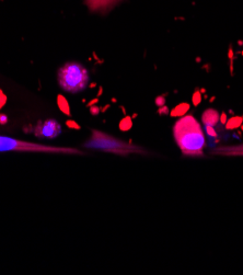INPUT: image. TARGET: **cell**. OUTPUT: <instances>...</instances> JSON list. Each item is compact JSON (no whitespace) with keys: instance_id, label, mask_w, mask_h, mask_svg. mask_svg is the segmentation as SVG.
<instances>
[{"instance_id":"12","label":"cell","mask_w":243,"mask_h":275,"mask_svg":"<svg viewBox=\"0 0 243 275\" xmlns=\"http://www.w3.org/2000/svg\"><path fill=\"white\" fill-rule=\"evenodd\" d=\"M220 121H221V123H222V124H226V114H222V115H221Z\"/></svg>"},{"instance_id":"8","label":"cell","mask_w":243,"mask_h":275,"mask_svg":"<svg viewBox=\"0 0 243 275\" xmlns=\"http://www.w3.org/2000/svg\"><path fill=\"white\" fill-rule=\"evenodd\" d=\"M219 122V115L214 110H208L203 115V123L207 126H215Z\"/></svg>"},{"instance_id":"10","label":"cell","mask_w":243,"mask_h":275,"mask_svg":"<svg viewBox=\"0 0 243 275\" xmlns=\"http://www.w3.org/2000/svg\"><path fill=\"white\" fill-rule=\"evenodd\" d=\"M189 104H186V103H184V104H180V105L177 106L175 110H173L172 115L173 116H183V115H185L186 112L189 111Z\"/></svg>"},{"instance_id":"11","label":"cell","mask_w":243,"mask_h":275,"mask_svg":"<svg viewBox=\"0 0 243 275\" xmlns=\"http://www.w3.org/2000/svg\"><path fill=\"white\" fill-rule=\"evenodd\" d=\"M206 132H207V134L209 135L210 137H216V136H217V133L214 131L212 126H207V125H206Z\"/></svg>"},{"instance_id":"7","label":"cell","mask_w":243,"mask_h":275,"mask_svg":"<svg viewBox=\"0 0 243 275\" xmlns=\"http://www.w3.org/2000/svg\"><path fill=\"white\" fill-rule=\"evenodd\" d=\"M210 152L220 156H243V144L236 146H220L215 148Z\"/></svg>"},{"instance_id":"9","label":"cell","mask_w":243,"mask_h":275,"mask_svg":"<svg viewBox=\"0 0 243 275\" xmlns=\"http://www.w3.org/2000/svg\"><path fill=\"white\" fill-rule=\"evenodd\" d=\"M243 123V117L240 116H233L232 118H230L228 122H226V127L228 129H234V128H238L239 126H241Z\"/></svg>"},{"instance_id":"5","label":"cell","mask_w":243,"mask_h":275,"mask_svg":"<svg viewBox=\"0 0 243 275\" xmlns=\"http://www.w3.org/2000/svg\"><path fill=\"white\" fill-rule=\"evenodd\" d=\"M61 133V126L55 120H47L43 122L35 129V135L42 139H54Z\"/></svg>"},{"instance_id":"4","label":"cell","mask_w":243,"mask_h":275,"mask_svg":"<svg viewBox=\"0 0 243 275\" xmlns=\"http://www.w3.org/2000/svg\"><path fill=\"white\" fill-rule=\"evenodd\" d=\"M89 79V71L77 61L66 63L58 70V83L66 92H81L86 88Z\"/></svg>"},{"instance_id":"6","label":"cell","mask_w":243,"mask_h":275,"mask_svg":"<svg viewBox=\"0 0 243 275\" xmlns=\"http://www.w3.org/2000/svg\"><path fill=\"white\" fill-rule=\"evenodd\" d=\"M121 0H86V4L91 11L106 12Z\"/></svg>"},{"instance_id":"3","label":"cell","mask_w":243,"mask_h":275,"mask_svg":"<svg viewBox=\"0 0 243 275\" xmlns=\"http://www.w3.org/2000/svg\"><path fill=\"white\" fill-rule=\"evenodd\" d=\"M16 151V152H41V154H66V155H83L82 151L76 148L58 147L49 145L31 143L21 140L9 136L0 135V152Z\"/></svg>"},{"instance_id":"2","label":"cell","mask_w":243,"mask_h":275,"mask_svg":"<svg viewBox=\"0 0 243 275\" xmlns=\"http://www.w3.org/2000/svg\"><path fill=\"white\" fill-rule=\"evenodd\" d=\"M83 148L90 150L103 151L110 154L119 155V156H128V155H147L148 151L145 148L130 144L119 138L103 133L98 129H93L92 134L86 143H83Z\"/></svg>"},{"instance_id":"1","label":"cell","mask_w":243,"mask_h":275,"mask_svg":"<svg viewBox=\"0 0 243 275\" xmlns=\"http://www.w3.org/2000/svg\"><path fill=\"white\" fill-rule=\"evenodd\" d=\"M173 137L184 156L203 157L206 139L199 122L193 115H183L173 126Z\"/></svg>"},{"instance_id":"13","label":"cell","mask_w":243,"mask_h":275,"mask_svg":"<svg viewBox=\"0 0 243 275\" xmlns=\"http://www.w3.org/2000/svg\"><path fill=\"white\" fill-rule=\"evenodd\" d=\"M241 129H242V132H243V124L241 125Z\"/></svg>"}]
</instances>
